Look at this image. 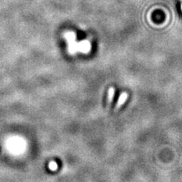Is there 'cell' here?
<instances>
[{"label": "cell", "mask_w": 182, "mask_h": 182, "mask_svg": "<svg viewBox=\"0 0 182 182\" xmlns=\"http://www.w3.org/2000/svg\"><path fill=\"white\" fill-rule=\"evenodd\" d=\"M128 96V95L127 93H123L120 95V96H119V100H118L117 102V104H116V107H115V110L117 111L118 109H119L123 106L125 101L127 100Z\"/></svg>", "instance_id": "6da1fadb"}, {"label": "cell", "mask_w": 182, "mask_h": 182, "mask_svg": "<svg viewBox=\"0 0 182 182\" xmlns=\"http://www.w3.org/2000/svg\"><path fill=\"white\" fill-rule=\"evenodd\" d=\"M114 95H115V89L113 87H111L109 89V91H108V98H107V101L109 103H111L113 99Z\"/></svg>", "instance_id": "7a4b0ae2"}, {"label": "cell", "mask_w": 182, "mask_h": 182, "mask_svg": "<svg viewBox=\"0 0 182 182\" xmlns=\"http://www.w3.org/2000/svg\"><path fill=\"white\" fill-rule=\"evenodd\" d=\"M49 168L50 169V170L55 171V170H57V169H58V165H57V163H55V162L52 161L49 163Z\"/></svg>", "instance_id": "3957f363"}]
</instances>
